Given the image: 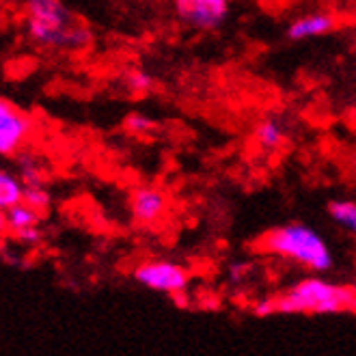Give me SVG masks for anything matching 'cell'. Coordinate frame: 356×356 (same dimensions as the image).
Returning <instances> with one entry per match:
<instances>
[{
	"label": "cell",
	"instance_id": "obj_1",
	"mask_svg": "<svg viewBox=\"0 0 356 356\" xmlns=\"http://www.w3.org/2000/svg\"><path fill=\"white\" fill-rule=\"evenodd\" d=\"M259 250L268 257L294 264L311 275H328L334 270V253L316 227L305 222H287L272 227L259 238Z\"/></svg>",
	"mask_w": 356,
	"mask_h": 356
},
{
	"label": "cell",
	"instance_id": "obj_2",
	"mask_svg": "<svg viewBox=\"0 0 356 356\" xmlns=\"http://www.w3.org/2000/svg\"><path fill=\"white\" fill-rule=\"evenodd\" d=\"M272 316H339L356 313V294L350 285L309 275L291 283L283 294L270 298Z\"/></svg>",
	"mask_w": 356,
	"mask_h": 356
},
{
	"label": "cell",
	"instance_id": "obj_3",
	"mask_svg": "<svg viewBox=\"0 0 356 356\" xmlns=\"http://www.w3.org/2000/svg\"><path fill=\"white\" fill-rule=\"evenodd\" d=\"M26 33L37 46L56 50H78L85 48L91 33L80 24L74 13L60 0H26Z\"/></svg>",
	"mask_w": 356,
	"mask_h": 356
},
{
	"label": "cell",
	"instance_id": "obj_4",
	"mask_svg": "<svg viewBox=\"0 0 356 356\" xmlns=\"http://www.w3.org/2000/svg\"><path fill=\"white\" fill-rule=\"evenodd\" d=\"M132 279L140 287L164 296H181L191 287V272L173 259H145L134 266Z\"/></svg>",
	"mask_w": 356,
	"mask_h": 356
},
{
	"label": "cell",
	"instance_id": "obj_5",
	"mask_svg": "<svg viewBox=\"0 0 356 356\" xmlns=\"http://www.w3.org/2000/svg\"><path fill=\"white\" fill-rule=\"evenodd\" d=\"M35 132V121L9 99L0 97V156L11 158L22 152Z\"/></svg>",
	"mask_w": 356,
	"mask_h": 356
},
{
	"label": "cell",
	"instance_id": "obj_6",
	"mask_svg": "<svg viewBox=\"0 0 356 356\" xmlns=\"http://www.w3.org/2000/svg\"><path fill=\"white\" fill-rule=\"evenodd\" d=\"M175 15L193 31H214L229 13V0H173Z\"/></svg>",
	"mask_w": 356,
	"mask_h": 356
},
{
	"label": "cell",
	"instance_id": "obj_7",
	"mask_svg": "<svg viewBox=\"0 0 356 356\" xmlns=\"http://www.w3.org/2000/svg\"><path fill=\"white\" fill-rule=\"evenodd\" d=\"M130 216L138 227H154L169 212V197L156 186H138L130 195Z\"/></svg>",
	"mask_w": 356,
	"mask_h": 356
},
{
	"label": "cell",
	"instance_id": "obj_8",
	"mask_svg": "<svg viewBox=\"0 0 356 356\" xmlns=\"http://www.w3.org/2000/svg\"><path fill=\"white\" fill-rule=\"evenodd\" d=\"M337 26V17L330 11H307L298 15L296 19H291V24L287 26V37L291 41H307V39H318L328 35Z\"/></svg>",
	"mask_w": 356,
	"mask_h": 356
},
{
	"label": "cell",
	"instance_id": "obj_9",
	"mask_svg": "<svg viewBox=\"0 0 356 356\" xmlns=\"http://www.w3.org/2000/svg\"><path fill=\"white\" fill-rule=\"evenodd\" d=\"M253 140H255V145L261 152L272 154V152L281 149L285 145L287 128L277 117H266L253 128Z\"/></svg>",
	"mask_w": 356,
	"mask_h": 356
},
{
	"label": "cell",
	"instance_id": "obj_10",
	"mask_svg": "<svg viewBox=\"0 0 356 356\" xmlns=\"http://www.w3.org/2000/svg\"><path fill=\"white\" fill-rule=\"evenodd\" d=\"M326 214L341 232L356 238V201L354 199H332L326 205Z\"/></svg>",
	"mask_w": 356,
	"mask_h": 356
},
{
	"label": "cell",
	"instance_id": "obj_11",
	"mask_svg": "<svg viewBox=\"0 0 356 356\" xmlns=\"http://www.w3.org/2000/svg\"><path fill=\"white\" fill-rule=\"evenodd\" d=\"M19 203H24V184L17 175L0 169V209L9 212Z\"/></svg>",
	"mask_w": 356,
	"mask_h": 356
},
{
	"label": "cell",
	"instance_id": "obj_12",
	"mask_svg": "<svg viewBox=\"0 0 356 356\" xmlns=\"http://www.w3.org/2000/svg\"><path fill=\"white\" fill-rule=\"evenodd\" d=\"M41 218H44V214L35 212V209L29 207L26 203H19L7 212V227L11 234H15V232H22V229L39 227Z\"/></svg>",
	"mask_w": 356,
	"mask_h": 356
},
{
	"label": "cell",
	"instance_id": "obj_13",
	"mask_svg": "<svg viewBox=\"0 0 356 356\" xmlns=\"http://www.w3.org/2000/svg\"><path fill=\"white\" fill-rule=\"evenodd\" d=\"M19 181L24 184V188H41L46 181L44 166H39L35 158H19Z\"/></svg>",
	"mask_w": 356,
	"mask_h": 356
},
{
	"label": "cell",
	"instance_id": "obj_14",
	"mask_svg": "<svg viewBox=\"0 0 356 356\" xmlns=\"http://www.w3.org/2000/svg\"><path fill=\"white\" fill-rule=\"evenodd\" d=\"M123 128L132 136H147V134L154 132L156 121L149 115H145V113H130L123 121Z\"/></svg>",
	"mask_w": 356,
	"mask_h": 356
},
{
	"label": "cell",
	"instance_id": "obj_15",
	"mask_svg": "<svg viewBox=\"0 0 356 356\" xmlns=\"http://www.w3.org/2000/svg\"><path fill=\"white\" fill-rule=\"evenodd\" d=\"M125 89L134 95H145L154 89V78L147 74V72H140V70H134L125 76Z\"/></svg>",
	"mask_w": 356,
	"mask_h": 356
},
{
	"label": "cell",
	"instance_id": "obj_16",
	"mask_svg": "<svg viewBox=\"0 0 356 356\" xmlns=\"http://www.w3.org/2000/svg\"><path fill=\"white\" fill-rule=\"evenodd\" d=\"M24 203L33 207L35 212L44 214L50 207V193L46 191V186L41 188H24Z\"/></svg>",
	"mask_w": 356,
	"mask_h": 356
},
{
	"label": "cell",
	"instance_id": "obj_17",
	"mask_svg": "<svg viewBox=\"0 0 356 356\" xmlns=\"http://www.w3.org/2000/svg\"><path fill=\"white\" fill-rule=\"evenodd\" d=\"M253 270L255 266L250 264V261H244V259H236L227 266V279L229 283H234V285H240L244 283L250 275H253Z\"/></svg>",
	"mask_w": 356,
	"mask_h": 356
},
{
	"label": "cell",
	"instance_id": "obj_18",
	"mask_svg": "<svg viewBox=\"0 0 356 356\" xmlns=\"http://www.w3.org/2000/svg\"><path fill=\"white\" fill-rule=\"evenodd\" d=\"M13 238H15L19 244L37 246L41 240H44V232H41V227H31V229H22V232H15Z\"/></svg>",
	"mask_w": 356,
	"mask_h": 356
},
{
	"label": "cell",
	"instance_id": "obj_19",
	"mask_svg": "<svg viewBox=\"0 0 356 356\" xmlns=\"http://www.w3.org/2000/svg\"><path fill=\"white\" fill-rule=\"evenodd\" d=\"M7 232H9V227H7V212H3V209H0V236L7 234Z\"/></svg>",
	"mask_w": 356,
	"mask_h": 356
},
{
	"label": "cell",
	"instance_id": "obj_20",
	"mask_svg": "<svg viewBox=\"0 0 356 356\" xmlns=\"http://www.w3.org/2000/svg\"><path fill=\"white\" fill-rule=\"evenodd\" d=\"M350 171H352V177L356 181V154L352 156V162H350Z\"/></svg>",
	"mask_w": 356,
	"mask_h": 356
},
{
	"label": "cell",
	"instance_id": "obj_21",
	"mask_svg": "<svg viewBox=\"0 0 356 356\" xmlns=\"http://www.w3.org/2000/svg\"><path fill=\"white\" fill-rule=\"evenodd\" d=\"M350 287H352V291H354V294H356V277L352 279V283H348Z\"/></svg>",
	"mask_w": 356,
	"mask_h": 356
},
{
	"label": "cell",
	"instance_id": "obj_22",
	"mask_svg": "<svg viewBox=\"0 0 356 356\" xmlns=\"http://www.w3.org/2000/svg\"><path fill=\"white\" fill-rule=\"evenodd\" d=\"M5 3H26V0H5Z\"/></svg>",
	"mask_w": 356,
	"mask_h": 356
}]
</instances>
